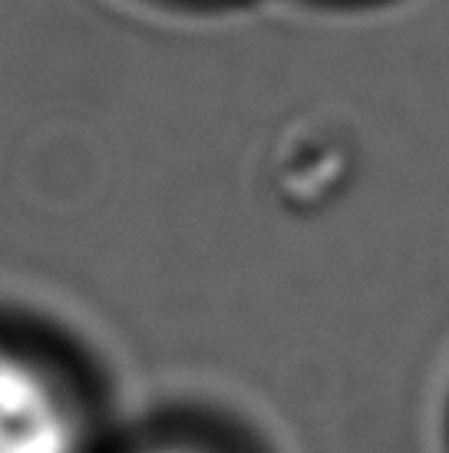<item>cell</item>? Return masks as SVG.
<instances>
[{"label": "cell", "mask_w": 449, "mask_h": 453, "mask_svg": "<svg viewBox=\"0 0 449 453\" xmlns=\"http://www.w3.org/2000/svg\"><path fill=\"white\" fill-rule=\"evenodd\" d=\"M0 453H89V414L73 380L0 341Z\"/></svg>", "instance_id": "cell-1"}, {"label": "cell", "mask_w": 449, "mask_h": 453, "mask_svg": "<svg viewBox=\"0 0 449 453\" xmlns=\"http://www.w3.org/2000/svg\"><path fill=\"white\" fill-rule=\"evenodd\" d=\"M139 453H218L212 450V447H205V443L199 441H182V437H172V441H159L152 443V447H146V450Z\"/></svg>", "instance_id": "cell-2"}]
</instances>
